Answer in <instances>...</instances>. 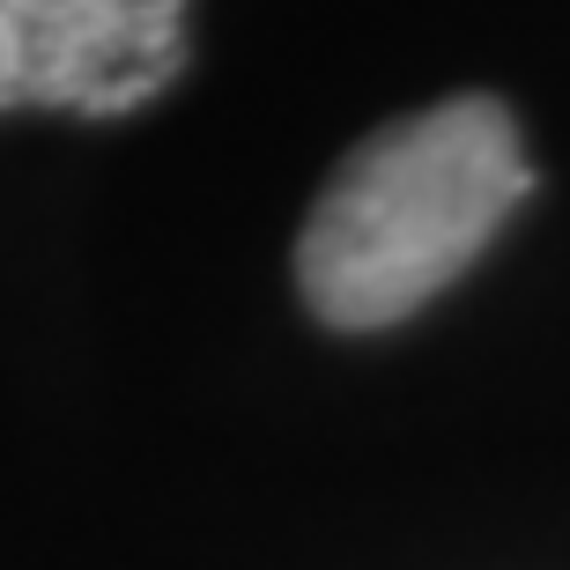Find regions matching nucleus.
<instances>
[{"instance_id":"2","label":"nucleus","mask_w":570,"mask_h":570,"mask_svg":"<svg viewBox=\"0 0 570 570\" xmlns=\"http://www.w3.org/2000/svg\"><path fill=\"white\" fill-rule=\"evenodd\" d=\"M186 67V0H0V111L119 119Z\"/></svg>"},{"instance_id":"1","label":"nucleus","mask_w":570,"mask_h":570,"mask_svg":"<svg viewBox=\"0 0 570 570\" xmlns=\"http://www.w3.org/2000/svg\"><path fill=\"white\" fill-rule=\"evenodd\" d=\"M527 193L519 119L497 97H444L341 156L296 237V289L341 334L401 326L482 259Z\"/></svg>"}]
</instances>
